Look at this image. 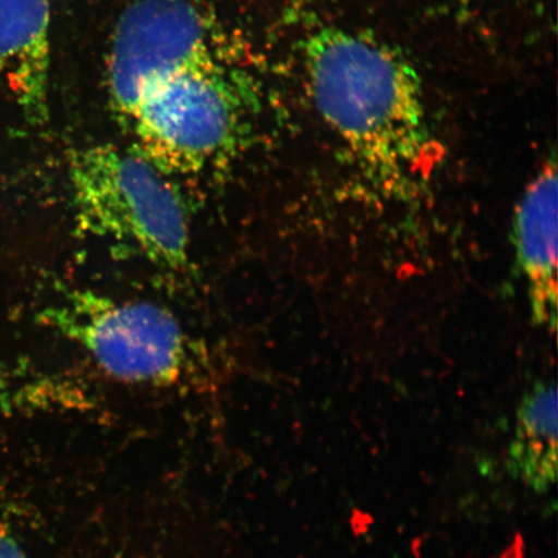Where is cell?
<instances>
[{"instance_id": "1", "label": "cell", "mask_w": 558, "mask_h": 558, "mask_svg": "<svg viewBox=\"0 0 558 558\" xmlns=\"http://www.w3.org/2000/svg\"><path fill=\"white\" fill-rule=\"evenodd\" d=\"M305 68L319 114L369 174L400 185L424 166L422 81L400 51L373 34L323 27L305 44Z\"/></svg>"}, {"instance_id": "2", "label": "cell", "mask_w": 558, "mask_h": 558, "mask_svg": "<svg viewBox=\"0 0 558 558\" xmlns=\"http://www.w3.org/2000/svg\"><path fill=\"white\" fill-rule=\"evenodd\" d=\"M76 225L83 233L124 244L156 267L183 274L191 235L183 202L166 174L114 145H94L70 156Z\"/></svg>"}, {"instance_id": "3", "label": "cell", "mask_w": 558, "mask_h": 558, "mask_svg": "<svg viewBox=\"0 0 558 558\" xmlns=\"http://www.w3.org/2000/svg\"><path fill=\"white\" fill-rule=\"evenodd\" d=\"M253 104L250 80L228 62L181 69L144 87L125 128L159 171L195 174L230 155Z\"/></svg>"}, {"instance_id": "4", "label": "cell", "mask_w": 558, "mask_h": 558, "mask_svg": "<svg viewBox=\"0 0 558 558\" xmlns=\"http://www.w3.org/2000/svg\"><path fill=\"white\" fill-rule=\"evenodd\" d=\"M40 318L118 381L172 386L197 364L190 335L157 304L73 290L41 312Z\"/></svg>"}, {"instance_id": "5", "label": "cell", "mask_w": 558, "mask_h": 558, "mask_svg": "<svg viewBox=\"0 0 558 558\" xmlns=\"http://www.w3.org/2000/svg\"><path fill=\"white\" fill-rule=\"evenodd\" d=\"M219 27L197 0H137L116 26L108 64L111 107L128 124L148 83L181 69L228 62Z\"/></svg>"}, {"instance_id": "6", "label": "cell", "mask_w": 558, "mask_h": 558, "mask_svg": "<svg viewBox=\"0 0 558 558\" xmlns=\"http://www.w3.org/2000/svg\"><path fill=\"white\" fill-rule=\"evenodd\" d=\"M50 17L48 0H0V80L38 124L48 118Z\"/></svg>"}, {"instance_id": "7", "label": "cell", "mask_w": 558, "mask_h": 558, "mask_svg": "<svg viewBox=\"0 0 558 558\" xmlns=\"http://www.w3.org/2000/svg\"><path fill=\"white\" fill-rule=\"evenodd\" d=\"M515 248L527 279L536 323L556 329L557 320V169L543 167L522 195L515 214Z\"/></svg>"}, {"instance_id": "8", "label": "cell", "mask_w": 558, "mask_h": 558, "mask_svg": "<svg viewBox=\"0 0 558 558\" xmlns=\"http://www.w3.org/2000/svg\"><path fill=\"white\" fill-rule=\"evenodd\" d=\"M518 432L509 450V469L536 492L555 483L557 474V389L543 384L523 401Z\"/></svg>"}, {"instance_id": "9", "label": "cell", "mask_w": 558, "mask_h": 558, "mask_svg": "<svg viewBox=\"0 0 558 558\" xmlns=\"http://www.w3.org/2000/svg\"><path fill=\"white\" fill-rule=\"evenodd\" d=\"M0 558H27L11 530L0 520Z\"/></svg>"}, {"instance_id": "10", "label": "cell", "mask_w": 558, "mask_h": 558, "mask_svg": "<svg viewBox=\"0 0 558 558\" xmlns=\"http://www.w3.org/2000/svg\"><path fill=\"white\" fill-rule=\"evenodd\" d=\"M3 386H4L3 376H2V373H0V390L3 389Z\"/></svg>"}, {"instance_id": "11", "label": "cell", "mask_w": 558, "mask_h": 558, "mask_svg": "<svg viewBox=\"0 0 558 558\" xmlns=\"http://www.w3.org/2000/svg\"><path fill=\"white\" fill-rule=\"evenodd\" d=\"M458 3H462V4H465V3H469L470 0H457Z\"/></svg>"}]
</instances>
